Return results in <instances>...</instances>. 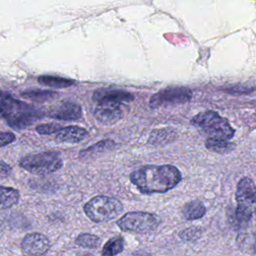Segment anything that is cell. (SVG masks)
Masks as SVG:
<instances>
[{
	"label": "cell",
	"mask_w": 256,
	"mask_h": 256,
	"mask_svg": "<svg viewBox=\"0 0 256 256\" xmlns=\"http://www.w3.org/2000/svg\"><path fill=\"white\" fill-rule=\"evenodd\" d=\"M181 179L180 171L173 165H146L130 174V181L145 194L167 192Z\"/></svg>",
	"instance_id": "cell-1"
},
{
	"label": "cell",
	"mask_w": 256,
	"mask_h": 256,
	"mask_svg": "<svg viewBox=\"0 0 256 256\" xmlns=\"http://www.w3.org/2000/svg\"><path fill=\"white\" fill-rule=\"evenodd\" d=\"M235 199L237 205L233 212L232 223L241 228L256 213V185L250 178L243 177L239 180Z\"/></svg>",
	"instance_id": "cell-2"
},
{
	"label": "cell",
	"mask_w": 256,
	"mask_h": 256,
	"mask_svg": "<svg viewBox=\"0 0 256 256\" xmlns=\"http://www.w3.org/2000/svg\"><path fill=\"white\" fill-rule=\"evenodd\" d=\"M191 123L209 135L208 138L230 140L234 136V129L227 119L221 117L215 111L198 113L191 120Z\"/></svg>",
	"instance_id": "cell-3"
},
{
	"label": "cell",
	"mask_w": 256,
	"mask_h": 256,
	"mask_svg": "<svg viewBox=\"0 0 256 256\" xmlns=\"http://www.w3.org/2000/svg\"><path fill=\"white\" fill-rule=\"evenodd\" d=\"M123 210L122 203L110 196L98 195L91 198L84 205V212L88 218L96 223L110 221Z\"/></svg>",
	"instance_id": "cell-4"
},
{
	"label": "cell",
	"mask_w": 256,
	"mask_h": 256,
	"mask_svg": "<svg viewBox=\"0 0 256 256\" xmlns=\"http://www.w3.org/2000/svg\"><path fill=\"white\" fill-rule=\"evenodd\" d=\"M19 165L32 174L46 175L59 170L63 165V160L58 152L44 151L23 156L19 160Z\"/></svg>",
	"instance_id": "cell-5"
},
{
	"label": "cell",
	"mask_w": 256,
	"mask_h": 256,
	"mask_svg": "<svg viewBox=\"0 0 256 256\" xmlns=\"http://www.w3.org/2000/svg\"><path fill=\"white\" fill-rule=\"evenodd\" d=\"M159 218L149 212L131 211L125 213L117 220V226L122 231L146 233L157 228Z\"/></svg>",
	"instance_id": "cell-6"
},
{
	"label": "cell",
	"mask_w": 256,
	"mask_h": 256,
	"mask_svg": "<svg viewBox=\"0 0 256 256\" xmlns=\"http://www.w3.org/2000/svg\"><path fill=\"white\" fill-rule=\"evenodd\" d=\"M191 98V91L186 87H169L162 89L151 96L149 105L152 108L160 106L181 104L189 101Z\"/></svg>",
	"instance_id": "cell-7"
},
{
	"label": "cell",
	"mask_w": 256,
	"mask_h": 256,
	"mask_svg": "<svg viewBox=\"0 0 256 256\" xmlns=\"http://www.w3.org/2000/svg\"><path fill=\"white\" fill-rule=\"evenodd\" d=\"M49 248L48 237L38 232L27 234L21 242V249L28 256H42L47 253Z\"/></svg>",
	"instance_id": "cell-8"
},
{
	"label": "cell",
	"mask_w": 256,
	"mask_h": 256,
	"mask_svg": "<svg viewBox=\"0 0 256 256\" xmlns=\"http://www.w3.org/2000/svg\"><path fill=\"white\" fill-rule=\"evenodd\" d=\"M45 113L37 107L30 105L28 108L6 119L8 125L16 130L27 128L39 119L43 118Z\"/></svg>",
	"instance_id": "cell-9"
},
{
	"label": "cell",
	"mask_w": 256,
	"mask_h": 256,
	"mask_svg": "<svg viewBox=\"0 0 256 256\" xmlns=\"http://www.w3.org/2000/svg\"><path fill=\"white\" fill-rule=\"evenodd\" d=\"M48 116L61 121H75L82 116V109L79 104L70 101H63L52 106L48 111Z\"/></svg>",
	"instance_id": "cell-10"
},
{
	"label": "cell",
	"mask_w": 256,
	"mask_h": 256,
	"mask_svg": "<svg viewBox=\"0 0 256 256\" xmlns=\"http://www.w3.org/2000/svg\"><path fill=\"white\" fill-rule=\"evenodd\" d=\"M121 105L118 103H97L93 112L94 117L104 125H112L122 118Z\"/></svg>",
	"instance_id": "cell-11"
},
{
	"label": "cell",
	"mask_w": 256,
	"mask_h": 256,
	"mask_svg": "<svg viewBox=\"0 0 256 256\" xmlns=\"http://www.w3.org/2000/svg\"><path fill=\"white\" fill-rule=\"evenodd\" d=\"M92 99L96 103H118L123 104L125 102L132 101L134 96L125 90L122 89H108L102 88L95 90Z\"/></svg>",
	"instance_id": "cell-12"
},
{
	"label": "cell",
	"mask_w": 256,
	"mask_h": 256,
	"mask_svg": "<svg viewBox=\"0 0 256 256\" xmlns=\"http://www.w3.org/2000/svg\"><path fill=\"white\" fill-rule=\"evenodd\" d=\"M29 106L30 104L14 98L9 93L0 91V118H5L6 120Z\"/></svg>",
	"instance_id": "cell-13"
},
{
	"label": "cell",
	"mask_w": 256,
	"mask_h": 256,
	"mask_svg": "<svg viewBox=\"0 0 256 256\" xmlns=\"http://www.w3.org/2000/svg\"><path fill=\"white\" fill-rule=\"evenodd\" d=\"M88 135V132L86 129L71 125L67 127H63L57 134H56V141L60 143H77L82 141L86 136Z\"/></svg>",
	"instance_id": "cell-14"
},
{
	"label": "cell",
	"mask_w": 256,
	"mask_h": 256,
	"mask_svg": "<svg viewBox=\"0 0 256 256\" xmlns=\"http://www.w3.org/2000/svg\"><path fill=\"white\" fill-rule=\"evenodd\" d=\"M19 191L12 187L0 186V210L10 208L18 203Z\"/></svg>",
	"instance_id": "cell-15"
},
{
	"label": "cell",
	"mask_w": 256,
	"mask_h": 256,
	"mask_svg": "<svg viewBox=\"0 0 256 256\" xmlns=\"http://www.w3.org/2000/svg\"><path fill=\"white\" fill-rule=\"evenodd\" d=\"M182 213L187 220H196L203 217L206 213L204 204L199 200H192L186 203L182 209Z\"/></svg>",
	"instance_id": "cell-16"
},
{
	"label": "cell",
	"mask_w": 256,
	"mask_h": 256,
	"mask_svg": "<svg viewBox=\"0 0 256 256\" xmlns=\"http://www.w3.org/2000/svg\"><path fill=\"white\" fill-rule=\"evenodd\" d=\"M175 131L170 128H162L153 130L150 134L148 142L152 145H164L167 144L175 138Z\"/></svg>",
	"instance_id": "cell-17"
},
{
	"label": "cell",
	"mask_w": 256,
	"mask_h": 256,
	"mask_svg": "<svg viewBox=\"0 0 256 256\" xmlns=\"http://www.w3.org/2000/svg\"><path fill=\"white\" fill-rule=\"evenodd\" d=\"M38 82L44 86L52 88H67L75 84L74 80L52 75H41L38 77Z\"/></svg>",
	"instance_id": "cell-18"
},
{
	"label": "cell",
	"mask_w": 256,
	"mask_h": 256,
	"mask_svg": "<svg viewBox=\"0 0 256 256\" xmlns=\"http://www.w3.org/2000/svg\"><path fill=\"white\" fill-rule=\"evenodd\" d=\"M114 146H115V142L113 140L104 139V140H101V141L95 143L94 145H91V146L87 147L86 149L82 150L79 155H80V157H84V158L91 157L93 155L108 151V150L112 149Z\"/></svg>",
	"instance_id": "cell-19"
},
{
	"label": "cell",
	"mask_w": 256,
	"mask_h": 256,
	"mask_svg": "<svg viewBox=\"0 0 256 256\" xmlns=\"http://www.w3.org/2000/svg\"><path fill=\"white\" fill-rule=\"evenodd\" d=\"M124 249V240L121 236H115L109 239L101 250L102 256H116Z\"/></svg>",
	"instance_id": "cell-20"
},
{
	"label": "cell",
	"mask_w": 256,
	"mask_h": 256,
	"mask_svg": "<svg viewBox=\"0 0 256 256\" xmlns=\"http://www.w3.org/2000/svg\"><path fill=\"white\" fill-rule=\"evenodd\" d=\"M21 96L25 99L33 100V101H47L53 97L56 96V92L51 91V90H43V89H38V88H30L27 90H24L21 93Z\"/></svg>",
	"instance_id": "cell-21"
},
{
	"label": "cell",
	"mask_w": 256,
	"mask_h": 256,
	"mask_svg": "<svg viewBox=\"0 0 256 256\" xmlns=\"http://www.w3.org/2000/svg\"><path fill=\"white\" fill-rule=\"evenodd\" d=\"M205 146L208 150L224 154L232 151L235 147V145L228 140H221V139H214V138H208L205 141Z\"/></svg>",
	"instance_id": "cell-22"
},
{
	"label": "cell",
	"mask_w": 256,
	"mask_h": 256,
	"mask_svg": "<svg viewBox=\"0 0 256 256\" xmlns=\"http://www.w3.org/2000/svg\"><path fill=\"white\" fill-rule=\"evenodd\" d=\"M75 243L84 248H96L100 243V239L91 233H81L76 237Z\"/></svg>",
	"instance_id": "cell-23"
},
{
	"label": "cell",
	"mask_w": 256,
	"mask_h": 256,
	"mask_svg": "<svg viewBox=\"0 0 256 256\" xmlns=\"http://www.w3.org/2000/svg\"><path fill=\"white\" fill-rule=\"evenodd\" d=\"M62 128L63 127L57 123H46V124H40L36 126L35 130L41 135H50L53 133L57 134Z\"/></svg>",
	"instance_id": "cell-24"
},
{
	"label": "cell",
	"mask_w": 256,
	"mask_h": 256,
	"mask_svg": "<svg viewBox=\"0 0 256 256\" xmlns=\"http://www.w3.org/2000/svg\"><path fill=\"white\" fill-rule=\"evenodd\" d=\"M199 232L200 230L197 229V228H189V229H186L184 231H182L179 236L184 239V240H192V239H195L197 237H199Z\"/></svg>",
	"instance_id": "cell-25"
},
{
	"label": "cell",
	"mask_w": 256,
	"mask_h": 256,
	"mask_svg": "<svg viewBox=\"0 0 256 256\" xmlns=\"http://www.w3.org/2000/svg\"><path fill=\"white\" fill-rule=\"evenodd\" d=\"M15 135L12 132H1L0 131V147L6 146L15 140Z\"/></svg>",
	"instance_id": "cell-26"
},
{
	"label": "cell",
	"mask_w": 256,
	"mask_h": 256,
	"mask_svg": "<svg viewBox=\"0 0 256 256\" xmlns=\"http://www.w3.org/2000/svg\"><path fill=\"white\" fill-rule=\"evenodd\" d=\"M11 171H12L11 166L9 164H7L6 162L0 160V180L9 176Z\"/></svg>",
	"instance_id": "cell-27"
},
{
	"label": "cell",
	"mask_w": 256,
	"mask_h": 256,
	"mask_svg": "<svg viewBox=\"0 0 256 256\" xmlns=\"http://www.w3.org/2000/svg\"><path fill=\"white\" fill-rule=\"evenodd\" d=\"M253 251H254V254L256 255V232L254 233V243H253Z\"/></svg>",
	"instance_id": "cell-28"
},
{
	"label": "cell",
	"mask_w": 256,
	"mask_h": 256,
	"mask_svg": "<svg viewBox=\"0 0 256 256\" xmlns=\"http://www.w3.org/2000/svg\"><path fill=\"white\" fill-rule=\"evenodd\" d=\"M81 256H92V255H90V254H84V255H81Z\"/></svg>",
	"instance_id": "cell-29"
}]
</instances>
